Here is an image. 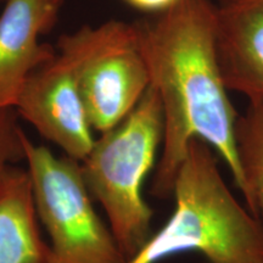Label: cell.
Listing matches in <instances>:
<instances>
[{"label":"cell","mask_w":263,"mask_h":263,"mask_svg":"<svg viewBox=\"0 0 263 263\" xmlns=\"http://www.w3.org/2000/svg\"><path fill=\"white\" fill-rule=\"evenodd\" d=\"M134 26L150 85L159 93L163 112L162 154L151 194L159 199L172 196L177 172L195 138L216 149L244 194L235 139L239 117L217 59L215 4L178 0Z\"/></svg>","instance_id":"1"},{"label":"cell","mask_w":263,"mask_h":263,"mask_svg":"<svg viewBox=\"0 0 263 263\" xmlns=\"http://www.w3.org/2000/svg\"><path fill=\"white\" fill-rule=\"evenodd\" d=\"M172 216L127 263H157L195 251L209 263H263V226L221 176L212 147L195 138L180 163Z\"/></svg>","instance_id":"2"},{"label":"cell","mask_w":263,"mask_h":263,"mask_svg":"<svg viewBox=\"0 0 263 263\" xmlns=\"http://www.w3.org/2000/svg\"><path fill=\"white\" fill-rule=\"evenodd\" d=\"M162 138V105L150 85L122 122L95 139L90 153L81 161L85 186L106 212L127 261L153 235V210L143 199L141 185L154 167Z\"/></svg>","instance_id":"3"},{"label":"cell","mask_w":263,"mask_h":263,"mask_svg":"<svg viewBox=\"0 0 263 263\" xmlns=\"http://www.w3.org/2000/svg\"><path fill=\"white\" fill-rule=\"evenodd\" d=\"M24 149L35 209L50 235L55 263H127L111 229L95 212L81 163L57 157L26 134Z\"/></svg>","instance_id":"4"},{"label":"cell","mask_w":263,"mask_h":263,"mask_svg":"<svg viewBox=\"0 0 263 263\" xmlns=\"http://www.w3.org/2000/svg\"><path fill=\"white\" fill-rule=\"evenodd\" d=\"M107 29L108 21L61 35L55 57L29 76L15 106L45 139L77 161H83L95 143L81 97V73Z\"/></svg>","instance_id":"5"},{"label":"cell","mask_w":263,"mask_h":263,"mask_svg":"<svg viewBox=\"0 0 263 263\" xmlns=\"http://www.w3.org/2000/svg\"><path fill=\"white\" fill-rule=\"evenodd\" d=\"M150 87L134 24L108 21L107 34L82 70L80 90L91 129H112Z\"/></svg>","instance_id":"6"},{"label":"cell","mask_w":263,"mask_h":263,"mask_svg":"<svg viewBox=\"0 0 263 263\" xmlns=\"http://www.w3.org/2000/svg\"><path fill=\"white\" fill-rule=\"evenodd\" d=\"M64 0H5L0 15V110L15 108L33 72L55 57L39 39L57 24Z\"/></svg>","instance_id":"7"},{"label":"cell","mask_w":263,"mask_h":263,"mask_svg":"<svg viewBox=\"0 0 263 263\" xmlns=\"http://www.w3.org/2000/svg\"><path fill=\"white\" fill-rule=\"evenodd\" d=\"M215 44L227 89L263 99V0H218Z\"/></svg>","instance_id":"8"},{"label":"cell","mask_w":263,"mask_h":263,"mask_svg":"<svg viewBox=\"0 0 263 263\" xmlns=\"http://www.w3.org/2000/svg\"><path fill=\"white\" fill-rule=\"evenodd\" d=\"M0 263H55L38 228L31 177L15 164L0 178Z\"/></svg>","instance_id":"9"},{"label":"cell","mask_w":263,"mask_h":263,"mask_svg":"<svg viewBox=\"0 0 263 263\" xmlns=\"http://www.w3.org/2000/svg\"><path fill=\"white\" fill-rule=\"evenodd\" d=\"M236 151L244 179L246 205L252 215L263 216V99L250 101L238 118Z\"/></svg>","instance_id":"10"},{"label":"cell","mask_w":263,"mask_h":263,"mask_svg":"<svg viewBox=\"0 0 263 263\" xmlns=\"http://www.w3.org/2000/svg\"><path fill=\"white\" fill-rule=\"evenodd\" d=\"M24 136L15 108L0 110V178L10 166L25 160Z\"/></svg>","instance_id":"11"},{"label":"cell","mask_w":263,"mask_h":263,"mask_svg":"<svg viewBox=\"0 0 263 263\" xmlns=\"http://www.w3.org/2000/svg\"><path fill=\"white\" fill-rule=\"evenodd\" d=\"M132 8L145 12H162L176 4L178 0H124Z\"/></svg>","instance_id":"12"},{"label":"cell","mask_w":263,"mask_h":263,"mask_svg":"<svg viewBox=\"0 0 263 263\" xmlns=\"http://www.w3.org/2000/svg\"><path fill=\"white\" fill-rule=\"evenodd\" d=\"M0 2H5V0H0Z\"/></svg>","instance_id":"13"}]
</instances>
